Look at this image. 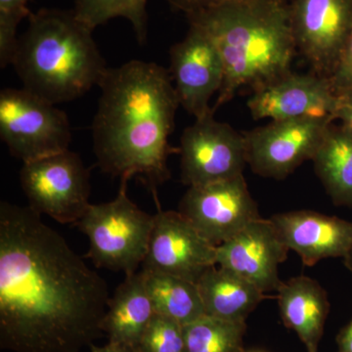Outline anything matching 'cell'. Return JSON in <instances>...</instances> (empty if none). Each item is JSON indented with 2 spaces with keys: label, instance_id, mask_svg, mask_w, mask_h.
Returning a JSON list of instances; mask_svg holds the SVG:
<instances>
[{
  "label": "cell",
  "instance_id": "obj_1",
  "mask_svg": "<svg viewBox=\"0 0 352 352\" xmlns=\"http://www.w3.org/2000/svg\"><path fill=\"white\" fill-rule=\"evenodd\" d=\"M105 280L30 207L0 204V346L80 352L103 335Z\"/></svg>",
  "mask_w": 352,
  "mask_h": 352
},
{
  "label": "cell",
  "instance_id": "obj_2",
  "mask_svg": "<svg viewBox=\"0 0 352 352\" xmlns=\"http://www.w3.org/2000/svg\"><path fill=\"white\" fill-rule=\"evenodd\" d=\"M98 87L91 126L97 166L116 177L138 175L157 201V187L170 178L168 157L179 153L170 144L180 106L170 71L131 60L109 68Z\"/></svg>",
  "mask_w": 352,
  "mask_h": 352
},
{
  "label": "cell",
  "instance_id": "obj_3",
  "mask_svg": "<svg viewBox=\"0 0 352 352\" xmlns=\"http://www.w3.org/2000/svg\"><path fill=\"white\" fill-rule=\"evenodd\" d=\"M219 48L224 80L212 112L243 87L256 88L291 72L296 46L289 1L224 3L186 14Z\"/></svg>",
  "mask_w": 352,
  "mask_h": 352
},
{
  "label": "cell",
  "instance_id": "obj_4",
  "mask_svg": "<svg viewBox=\"0 0 352 352\" xmlns=\"http://www.w3.org/2000/svg\"><path fill=\"white\" fill-rule=\"evenodd\" d=\"M92 32L73 9L32 13L11 62L23 88L57 105L99 85L109 68Z\"/></svg>",
  "mask_w": 352,
  "mask_h": 352
},
{
  "label": "cell",
  "instance_id": "obj_5",
  "mask_svg": "<svg viewBox=\"0 0 352 352\" xmlns=\"http://www.w3.org/2000/svg\"><path fill=\"white\" fill-rule=\"evenodd\" d=\"M129 178H120L119 193L107 203L90 204L82 219L75 224L88 239L87 256L96 267L138 272L142 265L155 215L139 208L127 196Z\"/></svg>",
  "mask_w": 352,
  "mask_h": 352
},
{
  "label": "cell",
  "instance_id": "obj_6",
  "mask_svg": "<svg viewBox=\"0 0 352 352\" xmlns=\"http://www.w3.org/2000/svg\"><path fill=\"white\" fill-rule=\"evenodd\" d=\"M0 138L23 164L69 150L71 124L54 104L25 88L0 91Z\"/></svg>",
  "mask_w": 352,
  "mask_h": 352
},
{
  "label": "cell",
  "instance_id": "obj_7",
  "mask_svg": "<svg viewBox=\"0 0 352 352\" xmlns=\"http://www.w3.org/2000/svg\"><path fill=\"white\" fill-rule=\"evenodd\" d=\"M20 183L29 207L62 224H76L90 206L89 170L75 152L23 164Z\"/></svg>",
  "mask_w": 352,
  "mask_h": 352
},
{
  "label": "cell",
  "instance_id": "obj_8",
  "mask_svg": "<svg viewBox=\"0 0 352 352\" xmlns=\"http://www.w3.org/2000/svg\"><path fill=\"white\" fill-rule=\"evenodd\" d=\"M214 116L196 120L180 139L182 182L188 187L237 177L248 164L244 133Z\"/></svg>",
  "mask_w": 352,
  "mask_h": 352
},
{
  "label": "cell",
  "instance_id": "obj_9",
  "mask_svg": "<svg viewBox=\"0 0 352 352\" xmlns=\"http://www.w3.org/2000/svg\"><path fill=\"white\" fill-rule=\"evenodd\" d=\"M332 124L323 119L272 120L245 132L247 163L256 175L284 179L312 161Z\"/></svg>",
  "mask_w": 352,
  "mask_h": 352
},
{
  "label": "cell",
  "instance_id": "obj_10",
  "mask_svg": "<svg viewBox=\"0 0 352 352\" xmlns=\"http://www.w3.org/2000/svg\"><path fill=\"white\" fill-rule=\"evenodd\" d=\"M289 9L296 50L329 78L352 32V0H289Z\"/></svg>",
  "mask_w": 352,
  "mask_h": 352
},
{
  "label": "cell",
  "instance_id": "obj_11",
  "mask_svg": "<svg viewBox=\"0 0 352 352\" xmlns=\"http://www.w3.org/2000/svg\"><path fill=\"white\" fill-rule=\"evenodd\" d=\"M178 212L215 247L261 217L243 175L189 187L180 201Z\"/></svg>",
  "mask_w": 352,
  "mask_h": 352
},
{
  "label": "cell",
  "instance_id": "obj_12",
  "mask_svg": "<svg viewBox=\"0 0 352 352\" xmlns=\"http://www.w3.org/2000/svg\"><path fill=\"white\" fill-rule=\"evenodd\" d=\"M170 58L179 105L196 120L214 113L210 102L222 87L224 66L212 38L201 28L190 25L185 38L171 46Z\"/></svg>",
  "mask_w": 352,
  "mask_h": 352
},
{
  "label": "cell",
  "instance_id": "obj_13",
  "mask_svg": "<svg viewBox=\"0 0 352 352\" xmlns=\"http://www.w3.org/2000/svg\"><path fill=\"white\" fill-rule=\"evenodd\" d=\"M217 248L186 217L175 210L155 214L142 270L157 271L197 284L217 264Z\"/></svg>",
  "mask_w": 352,
  "mask_h": 352
},
{
  "label": "cell",
  "instance_id": "obj_14",
  "mask_svg": "<svg viewBox=\"0 0 352 352\" xmlns=\"http://www.w3.org/2000/svg\"><path fill=\"white\" fill-rule=\"evenodd\" d=\"M339 95L330 78L289 74L256 88L248 101L254 120L323 119L335 122Z\"/></svg>",
  "mask_w": 352,
  "mask_h": 352
},
{
  "label": "cell",
  "instance_id": "obj_15",
  "mask_svg": "<svg viewBox=\"0 0 352 352\" xmlns=\"http://www.w3.org/2000/svg\"><path fill=\"white\" fill-rule=\"evenodd\" d=\"M289 252L270 219L261 217L217 248V264L251 282L266 295L281 285L279 266Z\"/></svg>",
  "mask_w": 352,
  "mask_h": 352
},
{
  "label": "cell",
  "instance_id": "obj_16",
  "mask_svg": "<svg viewBox=\"0 0 352 352\" xmlns=\"http://www.w3.org/2000/svg\"><path fill=\"white\" fill-rule=\"evenodd\" d=\"M289 251L308 267L328 258H344L352 247V222L314 210L280 212L270 217Z\"/></svg>",
  "mask_w": 352,
  "mask_h": 352
},
{
  "label": "cell",
  "instance_id": "obj_17",
  "mask_svg": "<svg viewBox=\"0 0 352 352\" xmlns=\"http://www.w3.org/2000/svg\"><path fill=\"white\" fill-rule=\"evenodd\" d=\"M276 292L285 327L296 333L307 352H318L330 311L327 292L303 275L282 281Z\"/></svg>",
  "mask_w": 352,
  "mask_h": 352
},
{
  "label": "cell",
  "instance_id": "obj_18",
  "mask_svg": "<svg viewBox=\"0 0 352 352\" xmlns=\"http://www.w3.org/2000/svg\"><path fill=\"white\" fill-rule=\"evenodd\" d=\"M156 314L142 271L127 275L109 300L101 329L109 342L138 346L143 333Z\"/></svg>",
  "mask_w": 352,
  "mask_h": 352
},
{
  "label": "cell",
  "instance_id": "obj_19",
  "mask_svg": "<svg viewBox=\"0 0 352 352\" xmlns=\"http://www.w3.org/2000/svg\"><path fill=\"white\" fill-rule=\"evenodd\" d=\"M206 315L230 322H245L266 298L254 284L232 271L212 266L197 282Z\"/></svg>",
  "mask_w": 352,
  "mask_h": 352
},
{
  "label": "cell",
  "instance_id": "obj_20",
  "mask_svg": "<svg viewBox=\"0 0 352 352\" xmlns=\"http://www.w3.org/2000/svg\"><path fill=\"white\" fill-rule=\"evenodd\" d=\"M312 162L333 205L352 208V131L332 124Z\"/></svg>",
  "mask_w": 352,
  "mask_h": 352
},
{
  "label": "cell",
  "instance_id": "obj_21",
  "mask_svg": "<svg viewBox=\"0 0 352 352\" xmlns=\"http://www.w3.org/2000/svg\"><path fill=\"white\" fill-rule=\"evenodd\" d=\"M141 271L157 314L168 317L183 326L206 315L196 283L157 271L142 268Z\"/></svg>",
  "mask_w": 352,
  "mask_h": 352
},
{
  "label": "cell",
  "instance_id": "obj_22",
  "mask_svg": "<svg viewBox=\"0 0 352 352\" xmlns=\"http://www.w3.org/2000/svg\"><path fill=\"white\" fill-rule=\"evenodd\" d=\"M245 331V322L204 315L184 326L185 352H243Z\"/></svg>",
  "mask_w": 352,
  "mask_h": 352
},
{
  "label": "cell",
  "instance_id": "obj_23",
  "mask_svg": "<svg viewBox=\"0 0 352 352\" xmlns=\"http://www.w3.org/2000/svg\"><path fill=\"white\" fill-rule=\"evenodd\" d=\"M147 3L148 0H74L73 11L94 31L115 18H124L142 45L148 36Z\"/></svg>",
  "mask_w": 352,
  "mask_h": 352
},
{
  "label": "cell",
  "instance_id": "obj_24",
  "mask_svg": "<svg viewBox=\"0 0 352 352\" xmlns=\"http://www.w3.org/2000/svg\"><path fill=\"white\" fill-rule=\"evenodd\" d=\"M138 349L140 352H185L184 326L156 314L143 333Z\"/></svg>",
  "mask_w": 352,
  "mask_h": 352
},
{
  "label": "cell",
  "instance_id": "obj_25",
  "mask_svg": "<svg viewBox=\"0 0 352 352\" xmlns=\"http://www.w3.org/2000/svg\"><path fill=\"white\" fill-rule=\"evenodd\" d=\"M32 0H0V67L12 62L17 47L18 25L32 15L28 4Z\"/></svg>",
  "mask_w": 352,
  "mask_h": 352
},
{
  "label": "cell",
  "instance_id": "obj_26",
  "mask_svg": "<svg viewBox=\"0 0 352 352\" xmlns=\"http://www.w3.org/2000/svg\"><path fill=\"white\" fill-rule=\"evenodd\" d=\"M331 83L336 94H340L342 92L352 88V32L349 36L346 47L335 71L332 75L329 76Z\"/></svg>",
  "mask_w": 352,
  "mask_h": 352
},
{
  "label": "cell",
  "instance_id": "obj_27",
  "mask_svg": "<svg viewBox=\"0 0 352 352\" xmlns=\"http://www.w3.org/2000/svg\"><path fill=\"white\" fill-rule=\"evenodd\" d=\"M171 8L186 14L196 12L224 3H243V2L271 1V0H166ZM272 1H289V0H272Z\"/></svg>",
  "mask_w": 352,
  "mask_h": 352
},
{
  "label": "cell",
  "instance_id": "obj_28",
  "mask_svg": "<svg viewBox=\"0 0 352 352\" xmlns=\"http://www.w3.org/2000/svg\"><path fill=\"white\" fill-rule=\"evenodd\" d=\"M339 95L336 120L352 131V88Z\"/></svg>",
  "mask_w": 352,
  "mask_h": 352
},
{
  "label": "cell",
  "instance_id": "obj_29",
  "mask_svg": "<svg viewBox=\"0 0 352 352\" xmlns=\"http://www.w3.org/2000/svg\"><path fill=\"white\" fill-rule=\"evenodd\" d=\"M338 352H352V319L337 336Z\"/></svg>",
  "mask_w": 352,
  "mask_h": 352
},
{
  "label": "cell",
  "instance_id": "obj_30",
  "mask_svg": "<svg viewBox=\"0 0 352 352\" xmlns=\"http://www.w3.org/2000/svg\"><path fill=\"white\" fill-rule=\"evenodd\" d=\"M89 349L90 352H140L136 346L113 342H108L107 344L102 346H95L94 344Z\"/></svg>",
  "mask_w": 352,
  "mask_h": 352
},
{
  "label": "cell",
  "instance_id": "obj_31",
  "mask_svg": "<svg viewBox=\"0 0 352 352\" xmlns=\"http://www.w3.org/2000/svg\"><path fill=\"white\" fill-rule=\"evenodd\" d=\"M344 263L347 270L352 273V247L349 252H347L346 258H344Z\"/></svg>",
  "mask_w": 352,
  "mask_h": 352
},
{
  "label": "cell",
  "instance_id": "obj_32",
  "mask_svg": "<svg viewBox=\"0 0 352 352\" xmlns=\"http://www.w3.org/2000/svg\"><path fill=\"white\" fill-rule=\"evenodd\" d=\"M243 352H265V351H258V349H251V351H245H245Z\"/></svg>",
  "mask_w": 352,
  "mask_h": 352
}]
</instances>
